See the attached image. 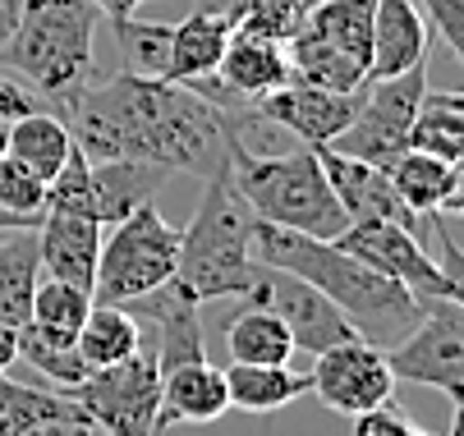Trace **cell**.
<instances>
[{
  "instance_id": "1",
  "label": "cell",
  "mask_w": 464,
  "mask_h": 436,
  "mask_svg": "<svg viewBox=\"0 0 464 436\" xmlns=\"http://www.w3.org/2000/svg\"><path fill=\"white\" fill-rule=\"evenodd\" d=\"M55 115L88 161H148L179 175H212L226 166L230 110L198 97L188 83L115 74L70 92Z\"/></svg>"
},
{
  "instance_id": "2",
  "label": "cell",
  "mask_w": 464,
  "mask_h": 436,
  "mask_svg": "<svg viewBox=\"0 0 464 436\" xmlns=\"http://www.w3.org/2000/svg\"><path fill=\"white\" fill-rule=\"evenodd\" d=\"M253 258L262 267H281L317 285L350 318V327L377 349H391L423 318V299H414L401 280L363 267L354 253H345L331 239H313L299 230L253 221Z\"/></svg>"
},
{
  "instance_id": "3",
  "label": "cell",
  "mask_w": 464,
  "mask_h": 436,
  "mask_svg": "<svg viewBox=\"0 0 464 436\" xmlns=\"http://www.w3.org/2000/svg\"><path fill=\"white\" fill-rule=\"evenodd\" d=\"M97 70V5L88 0H24L14 37L0 51V74L28 88L46 110L88 88Z\"/></svg>"
},
{
  "instance_id": "4",
  "label": "cell",
  "mask_w": 464,
  "mask_h": 436,
  "mask_svg": "<svg viewBox=\"0 0 464 436\" xmlns=\"http://www.w3.org/2000/svg\"><path fill=\"white\" fill-rule=\"evenodd\" d=\"M226 170L235 179L239 198L248 203V212L267 225L299 230V234H313V239H336L350 225V216L341 212L336 194H331V184H326L317 147L299 143L290 152L262 156L235 134V119H230Z\"/></svg>"
},
{
  "instance_id": "5",
  "label": "cell",
  "mask_w": 464,
  "mask_h": 436,
  "mask_svg": "<svg viewBox=\"0 0 464 436\" xmlns=\"http://www.w3.org/2000/svg\"><path fill=\"white\" fill-rule=\"evenodd\" d=\"M198 203L193 221L179 230V262H175V285L193 294L198 303H217V299H244L257 258H253V212L239 198L230 170H212Z\"/></svg>"
},
{
  "instance_id": "6",
  "label": "cell",
  "mask_w": 464,
  "mask_h": 436,
  "mask_svg": "<svg viewBox=\"0 0 464 436\" xmlns=\"http://www.w3.org/2000/svg\"><path fill=\"white\" fill-rule=\"evenodd\" d=\"M179 225H170L157 203H143L115 225H102V253L92 276V303H129L175 276Z\"/></svg>"
},
{
  "instance_id": "7",
  "label": "cell",
  "mask_w": 464,
  "mask_h": 436,
  "mask_svg": "<svg viewBox=\"0 0 464 436\" xmlns=\"http://www.w3.org/2000/svg\"><path fill=\"white\" fill-rule=\"evenodd\" d=\"M97 436H161V367L139 345L129 358L97 367L70 391Z\"/></svg>"
},
{
  "instance_id": "8",
  "label": "cell",
  "mask_w": 464,
  "mask_h": 436,
  "mask_svg": "<svg viewBox=\"0 0 464 436\" xmlns=\"http://www.w3.org/2000/svg\"><path fill=\"white\" fill-rule=\"evenodd\" d=\"M382 354L395 382L428 386L455 409L464 400V299H428L423 318Z\"/></svg>"
},
{
  "instance_id": "9",
  "label": "cell",
  "mask_w": 464,
  "mask_h": 436,
  "mask_svg": "<svg viewBox=\"0 0 464 436\" xmlns=\"http://www.w3.org/2000/svg\"><path fill=\"white\" fill-rule=\"evenodd\" d=\"M423 88H428V65H414L391 79H368L359 88V106H354L350 124L331 147L386 170L401 152H410V124H414Z\"/></svg>"
},
{
  "instance_id": "10",
  "label": "cell",
  "mask_w": 464,
  "mask_h": 436,
  "mask_svg": "<svg viewBox=\"0 0 464 436\" xmlns=\"http://www.w3.org/2000/svg\"><path fill=\"white\" fill-rule=\"evenodd\" d=\"M331 243H341L345 253H354L363 267L401 280L414 299H464V285H455L437 258H428V248L419 243L414 230L395 221H350Z\"/></svg>"
},
{
  "instance_id": "11",
  "label": "cell",
  "mask_w": 464,
  "mask_h": 436,
  "mask_svg": "<svg viewBox=\"0 0 464 436\" xmlns=\"http://www.w3.org/2000/svg\"><path fill=\"white\" fill-rule=\"evenodd\" d=\"M244 303L272 308V313L285 322L295 349H304V354H322V349H331V345L359 336V331L350 327V318H345L317 285H308L304 276L281 271V267H262V262H257V276H253Z\"/></svg>"
},
{
  "instance_id": "12",
  "label": "cell",
  "mask_w": 464,
  "mask_h": 436,
  "mask_svg": "<svg viewBox=\"0 0 464 436\" xmlns=\"http://www.w3.org/2000/svg\"><path fill=\"white\" fill-rule=\"evenodd\" d=\"M308 391L331 413L359 418V413L395 400V377H391V367H386V354L377 345H368L363 336H354V340H341V345L313 354Z\"/></svg>"
},
{
  "instance_id": "13",
  "label": "cell",
  "mask_w": 464,
  "mask_h": 436,
  "mask_svg": "<svg viewBox=\"0 0 464 436\" xmlns=\"http://www.w3.org/2000/svg\"><path fill=\"white\" fill-rule=\"evenodd\" d=\"M285 79H290L285 42L253 37V33H239L235 28L226 55L217 60V70L203 74V79H188V88L198 97H208L212 106L230 110V115H244L248 106H257L267 92H276Z\"/></svg>"
},
{
  "instance_id": "14",
  "label": "cell",
  "mask_w": 464,
  "mask_h": 436,
  "mask_svg": "<svg viewBox=\"0 0 464 436\" xmlns=\"http://www.w3.org/2000/svg\"><path fill=\"white\" fill-rule=\"evenodd\" d=\"M120 308L139 322V336H148L143 349L157 358L161 372L193 363V358H208V349H203V303L193 294H184L175 285V276L166 285L139 294V299L120 303Z\"/></svg>"
},
{
  "instance_id": "15",
  "label": "cell",
  "mask_w": 464,
  "mask_h": 436,
  "mask_svg": "<svg viewBox=\"0 0 464 436\" xmlns=\"http://www.w3.org/2000/svg\"><path fill=\"white\" fill-rule=\"evenodd\" d=\"M354 106H359V92H331V88L285 79L276 92H267L257 106H248V115L262 124H281L304 147H331L350 124Z\"/></svg>"
},
{
  "instance_id": "16",
  "label": "cell",
  "mask_w": 464,
  "mask_h": 436,
  "mask_svg": "<svg viewBox=\"0 0 464 436\" xmlns=\"http://www.w3.org/2000/svg\"><path fill=\"white\" fill-rule=\"evenodd\" d=\"M317 161L326 170V184H331V194H336L341 212L350 221H395V225H405V230H423V221L401 203V194L391 189V175L368 166V161H354L336 147H317Z\"/></svg>"
},
{
  "instance_id": "17",
  "label": "cell",
  "mask_w": 464,
  "mask_h": 436,
  "mask_svg": "<svg viewBox=\"0 0 464 436\" xmlns=\"http://www.w3.org/2000/svg\"><path fill=\"white\" fill-rule=\"evenodd\" d=\"M97 253H102V225H97L92 216L42 212V221H37V258H42V276L70 280V285H79V289L92 294Z\"/></svg>"
},
{
  "instance_id": "18",
  "label": "cell",
  "mask_w": 464,
  "mask_h": 436,
  "mask_svg": "<svg viewBox=\"0 0 464 436\" xmlns=\"http://www.w3.org/2000/svg\"><path fill=\"white\" fill-rule=\"evenodd\" d=\"M428 19L414 0H377L372 5V46L368 79H391L414 65H428Z\"/></svg>"
},
{
  "instance_id": "19",
  "label": "cell",
  "mask_w": 464,
  "mask_h": 436,
  "mask_svg": "<svg viewBox=\"0 0 464 436\" xmlns=\"http://www.w3.org/2000/svg\"><path fill=\"white\" fill-rule=\"evenodd\" d=\"M230 409V391H226V367L193 358L179 367L161 372V427H208Z\"/></svg>"
},
{
  "instance_id": "20",
  "label": "cell",
  "mask_w": 464,
  "mask_h": 436,
  "mask_svg": "<svg viewBox=\"0 0 464 436\" xmlns=\"http://www.w3.org/2000/svg\"><path fill=\"white\" fill-rule=\"evenodd\" d=\"M391 189L401 194V203L423 221L432 212L441 216H455L464 207V179H459V161H441V156H428V152H401L391 166Z\"/></svg>"
},
{
  "instance_id": "21",
  "label": "cell",
  "mask_w": 464,
  "mask_h": 436,
  "mask_svg": "<svg viewBox=\"0 0 464 436\" xmlns=\"http://www.w3.org/2000/svg\"><path fill=\"white\" fill-rule=\"evenodd\" d=\"M235 37V19L221 10L198 5L193 14H184L179 24H170V60H166V79L188 83V79H203L217 70V60L226 55Z\"/></svg>"
},
{
  "instance_id": "22",
  "label": "cell",
  "mask_w": 464,
  "mask_h": 436,
  "mask_svg": "<svg viewBox=\"0 0 464 436\" xmlns=\"http://www.w3.org/2000/svg\"><path fill=\"white\" fill-rule=\"evenodd\" d=\"M88 175H92V216L102 225H115L134 207L152 203L161 184L170 179V170L148 161H88Z\"/></svg>"
},
{
  "instance_id": "23",
  "label": "cell",
  "mask_w": 464,
  "mask_h": 436,
  "mask_svg": "<svg viewBox=\"0 0 464 436\" xmlns=\"http://www.w3.org/2000/svg\"><path fill=\"white\" fill-rule=\"evenodd\" d=\"M37 280H42L37 225H5L0 230V327L28 322Z\"/></svg>"
},
{
  "instance_id": "24",
  "label": "cell",
  "mask_w": 464,
  "mask_h": 436,
  "mask_svg": "<svg viewBox=\"0 0 464 436\" xmlns=\"http://www.w3.org/2000/svg\"><path fill=\"white\" fill-rule=\"evenodd\" d=\"M74 152V138L70 129H64V119L46 106L10 119V129H5V156H14L24 170H33L42 184L60 175V166L70 161Z\"/></svg>"
},
{
  "instance_id": "25",
  "label": "cell",
  "mask_w": 464,
  "mask_h": 436,
  "mask_svg": "<svg viewBox=\"0 0 464 436\" xmlns=\"http://www.w3.org/2000/svg\"><path fill=\"white\" fill-rule=\"evenodd\" d=\"M226 391H230V409L276 413L299 395H308V372H295L290 363H230Z\"/></svg>"
},
{
  "instance_id": "26",
  "label": "cell",
  "mask_w": 464,
  "mask_h": 436,
  "mask_svg": "<svg viewBox=\"0 0 464 436\" xmlns=\"http://www.w3.org/2000/svg\"><path fill=\"white\" fill-rule=\"evenodd\" d=\"M372 5L377 0H317L308 10V19L299 28H308L313 37H322L326 46H336L345 60L368 74V46H372Z\"/></svg>"
},
{
  "instance_id": "27",
  "label": "cell",
  "mask_w": 464,
  "mask_h": 436,
  "mask_svg": "<svg viewBox=\"0 0 464 436\" xmlns=\"http://www.w3.org/2000/svg\"><path fill=\"white\" fill-rule=\"evenodd\" d=\"M285 60H290V79L313 83V88H331V92H359L368 83V74L345 60L336 46H326L322 37H313L308 28H295L285 37Z\"/></svg>"
},
{
  "instance_id": "28",
  "label": "cell",
  "mask_w": 464,
  "mask_h": 436,
  "mask_svg": "<svg viewBox=\"0 0 464 436\" xmlns=\"http://www.w3.org/2000/svg\"><path fill=\"white\" fill-rule=\"evenodd\" d=\"M226 349H230V363H290L299 354L285 322L272 313V308H257V303H244L230 318Z\"/></svg>"
},
{
  "instance_id": "29",
  "label": "cell",
  "mask_w": 464,
  "mask_h": 436,
  "mask_svg": "<svg viewBox=\"0 0 464 436\" xmlns=\"http://www.w3.org/2000/svg\"><path fill=\"white\" fill-rule=\"evenodd\" d=\"M410 147L428 152V156H441V161L464 156V97L459 92L423 88L414 124H410Z\"/></svg>"
},
{
  "instance_id": "30",
  "label": "cell",
  "mask_w": 464,
  "mask_h": 436,
  "mask_svg": "<svg viewBox=\"0 0 464 436\" xmlns=\"http://www.w3.org/2000/svg\"><path fill=\"white\" fill-rule=\"evenodd\" d=\"M139 345H143L139 322L129 318L120 303H92L88 318H83V327H79V336H74V349H79V358H83L88 372L129 358Z\"/></svg>"
},
{
  "instance_id": "31",
  "label": "cell",
  "mask_w": 464,
  "mask_h": 436,
  "mask_svg": "<svg viewBox=\"0 0 464 436\" xmlns=\"http://www.w3.org/2000/svg\"><path fill=\"white\" fill-rule=\"evenodd\" d=\"M19 358L33 372H42V377L51 386H60V391H74L88 377V367H83V358L74 349V336H55V331H42L33 322L19 327Z\"/></svg>"
},
{
  "instance_id": "32",
  "label": "cell",
  "mask_w": 464,
  "mask_h": 436,
  "mask_svg": "<svg viewBox=\"0 0 464 436\" xmlns=\"http://www.w3.org/2000/svg\"><path fill=\"white\" fill-rule=\"evenodd\" d=\"M74 409L70 391H42V386H24L10 372H0V436H28L37 422L60 418Z\"/></svg>"
},
{
  "instance_id": "33",
  "label": "cell",
  "mask_w": 464,
  "mask_h": 436,
  "mask_svg": "<svg viewBox=\"0 0 464 436\" xmlns=\"http://www.w3.org/2000/svg\"><path fill=\"white\" fill-rule=\"evenodd\" d=\"M115 46L124 55L129 74H148V79H166V60H170V24H152V19H134L120 14L111 19Z\"/></svg>"
},
{
  "instance_id": "34",
  "label": "cell",
  "mask_w": 464,
  "mask_h": 436,
  "mask_svg": "<svg viewBox=\"0 0 464 436\" xmlns=\"http://www.w3.org/2000/svg\"><path fill=\"white\" fill-rule=\"evenodd\" d=\"M88 308H92V294L88 289H79L70 280H55V276H42L37 289H33L28 322L42 327V331H55V336H79Z\"/></svg>"
},
{
  "instance_id": "35",
  "label": "cell",
  "mask_w": 464,
  "mask_h": 436,
  "mask_svg": "<svg viewBox=\"0 0 464 436\" xmlns=\"http://www.w3.org/2000/svg\"><path fill=\"white\" fill-rule=\"evenodd\" d=\"M414 5L437 28V37L450 46V55L464 60V0H414Z\"/></svg>"
},
{
  "instance_id": "36",
  "label": "cell",
  "mask_w": 464,
  "mask_h": 436,
  "mask_svg": "<svg viewBox=\"0 0 464 436\" xmlns=\"http://www.w3.org/2000/svg\"><path fill=\"white\" fill-rule=\"evenodd\" d=\"M414 431H419L414 418L395 400H386V404H377V409L354 418V436H414Z\"/></svg>"
},
{
  "instance_id": "37",
  "label": "cell",
  "mask_w": 464,
  "mask_h": 436,
  "mask_svg": "<svg viewBox=\"0 0 464 436\" xmlns=\"http://www.w3.org/2000/svg\"><path fill=\"white\" fill-rule=\"evenodd\" d=\"M28 436H97V427H92V418L74 404L70 413H60V418H46V422H37Z\"/></svg>"
},
{
  "instance_id": "38",
  "label": "cell",
  "mask_w": 464,
  "mask_h": 436,
  "mask_svg": "<svg viewBox=\"0 0 464 436\" xmlns=\"http://www.w3.org/2000/svg\"><path fill=\"white\" fill-rule=\"evenodd\" d=\"M42 101L28 92V88H19L14 79H5V74H0V115H5V119H19V115H28V110H37Z\"/></svg>"
},
{
  "instance_id": "39",
  "label": "cell",
  "mask_w": 464,
  "mask_h": 436,
  "mask_svg": "<svg viewBox=\"0 0 464 436\" xmlns=\"http://www.w3.org/2000/svg\"><path fill=\"white\" fill-rule=\"evenodd\" d=\"M19 14H24V0H0V51H5V42L14 37Z\"/></svg>"
},
{
  "instance_id": "40",
  "label": "cell",
  "mask_w": 464,
  "mask_h": 436,
  "mask_svg": "<svg viewBox=\"0 0 464 436\" xmlns=\"http://www.w3.org/2000/svg\"><path fill=\"white\" fill-rule=\"evenodd\" d=\"M19 358V327H0V372H10Z\"/></svg>"
},
{
  "instance_id": "41",
  "label": "cell",
  "mask_w": 464,
  "mask_h": 436,
  "mask_svg": "<svg viewBox=\"0 0 464 436\" xmlns=\"http://www.w3.org/2000/svg\"><path fill=\"white\" fill-rule=\"evenodd\" d=\"M88 5H97V14H106V19H120V14H134L143 0H88Z\"/></svg>"
},
{
  "instance_id": "42",
  "label": "cell",
  "mask_w": 464,
  "mask_h": 436,
  "mask_svg": "<svg viewBox=\"0 0 464 436\" xmlns=\"http://www.w3.org/2000/svg\"><path fill=\"white\" fill-rule=\"evenodd\" d=\"M5 129H10V119L0 115V156H5Z\"/></svg>"
},
{
  "instance_id": "43",
  "label": "cell",
  "mask_w": 464,
  "mask_h": 436,
  "mask_svg": "<svg viewBox=\"0 0 464 436\" xmlns=\"http://www.w3.org/2000/svg\"><path fill=\"white\" fill-rule=\"evenodd\" d=\"M414 436H432V431H414Z\"/></svg>"
}]
</instances>
